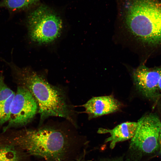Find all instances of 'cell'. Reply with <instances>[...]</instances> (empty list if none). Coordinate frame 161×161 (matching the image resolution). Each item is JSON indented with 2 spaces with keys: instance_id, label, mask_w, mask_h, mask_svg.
Segmentation results:
<instances>
[{
  "instance_id": "obj_1",
  "label": "cell",
  "mask_w": 161,
  "mask_h": 161,
  "mask_svg": "<svg viewBox=\"0 0 161 161\" xmlns=\"http://www.w3.org/2000/svg\"><path fill=\"white\" fill-rule=\"evenodd\" d=\"M6 140L7 144L45 161H69L76 151V137L67 131L52 127L21 130Z\"/></svg>"
},
{
  "instance_id": "obj_2",
  "label": "cell",
  "mask_w": 161,
  "mask_h": 161,
  "mask_svg": "<svg viewBox=\"0 0 161 161\" xmlns=\"http://www.w3.org/2000/svg\"><path fill=\"white\" fill-rule=\"evenodd\" d=\"M1 61L10 67L13 78L18 86L27 89L36 100L40 117V124L50 117H62L75 124L74 111L62 89L50 84L31 68L19 67L12 58L10 62L3 58Z\"/></svg>"
},
{
  "instance_id": "obj_3",
  "label": "cell",
  "mask_w": 161,
  "mask_h": 161,
  "mask_svg": "<svg viewBox=\"0 0 161 161\" xmlns=\"http://www.w3.org/2000/svg\"><path fill=\"white\" fill-rule=\"evenodd\" d=\"M125 23L129 32L141 42L161 44V1L131 0L127 10Z\"/></svg>"
},
{
  "instance_id": "obj_4",
  "label": "cell",
  "mask_w": 161,
  "mask_h": 161,
  "mask_svg": "<svg viewBox=\"0 0 161 161\" xmlns=\"http://www.w3.org/2000/svg\"><path fill=\"white\" fill-rule=\"evenodd\" d=\"M26 24L30 40L40 44L55 41L60 36L63 28L59 16L44 5L38 7L28 14Z\"/></svg>"
},
{
  "instance_id": "obj_5",
  "label": "cell",
  "mask_w": 161,
  "mask_h": 161,
  "mask_svg": "<svg viewBox=\"0 0 161 161\" xmlns=\"http://www.w3.org/2000/svg\"><path fill=\"white\" fill-rule=\"evenodd\" d=\"M137 122L136 132L130 144V151L138 157L159 151L161 123L159 118L155 114H149L143 116Z\"/></svg>"
},
{
  "instance_id": "obj_6",
  "label": "cell",
  "mask_w": 161,
  "mask_h": 161,
  "mask_svg": "<svg viewBox=\"0 0 161 161\" xmlns=\"http://www.w3.org/2000/svg\"><path fill=\"white\" fill-rule=\"evenodd\" d=\"M38 110L37 103L30 92L24 87L18 86L11 104L8 124L4 128L3 132L27 125L32 120Z\"/></svg>"
},
{
  "instance_id": "obj_7",
  "label": "cell",
  "mask_w": 161,
  "mask_h": 161,
  "mask_svg": "<svg viewBox=\"0 0 161 161\" xmlns=\"http://www.w3.org/2000/svg\"><path fill=\"white\" fill-rule=\"evenodd\" d=\"M161 67L149 68L141 65L135 69L132 77L136 88L145 97L154 98L160 95L158 83Z\"/></svg>"
},
{
  "instance_id": "obj_8",
  "label": "cell",
  "mask_w": 161,
  "mask_h": 161,
  "mask_svg": "<svg viewBox=\"0 0 161 161\" xmlns=\"http://www.w3.org/2000/svg\"><path fill=\"white\" fill-rule=\"evenodd\" d=\"M83 106L90 119L115 112L119 110L121 104L113 96L109 95L92 97Z\"/></svg>"
},
{
  "instance_id": "obj_9",
  "label": "cell",
  "mask_w": 161,
  "mask_h": 161,
  "mask_svg": "<svg viewBox=\"0 0 161 161\" xmlns=\"http://www.w3.org/2000/svg\"><path fill=\"white\" fill-rule=\"evenodd\" d=\"M137 125V122H127L121 123L111 129L100 128L97 133L110 134V136L105 140V142H109L110 147L113 149L117 143L131 139L135 134Z\"/></svg>"
},
{
  "instance_id": "obj_10",
  "label": "cell",
  "mask_w": 161,
  "mask_h": 161,
  "mask_svg": "<svg viewBox=\"0 0 161 161\" xmlns=\"http://www.w3.org/2000/svg\"><path fill=\"white\" fill-rule=\"evenodd\" d=\"M39 0H3L0 8L5 7L10 11L17 12L27 9L37 4Z\"/></svg>"
},
{
  "instance_id": "obj_11",
  "label": "cell",
  "mask_w": 161,
  "mask_h": 161,
  "mask_svg": "<svg viewBox=\"0 0 161 161\" xmlns=\"http://www.w3.org/2000/svg\"><path fill=\"white\" fill-rule=\"evenodd\" d=\"M16 148L8 144L0 146V161H19Z\"/></svg>"
},
{
  "instance_id": "obj_12",
  "label": "cell",
  "mask_w": 161,
  "mask_h": 161,
  "mask_svg": "<svg viewBox=\"0 0 161 161\" xmlns=\"http://www.w3.org/2000/svg\"><path fill=\"white\" fill-rule=\"evenodd\" d=\"M15 93L14 92L8 99L0 103V125L8 122L9 120L10 105Z\"/></svg>"
},
{
  "instance_id": "obj_13",
  "label": "cell",
  "mask_w": 161,
  "mask_h": 161,
  "mask_svg": "<svg viewBox=\"0 0 161 161\" xmlns=\"http://www.w3.org/2000/svg\"><path fill=\"white\" fill-rule=\"evenodd\" d=\"M14 92L5 83L2 71L0 73V103L8 99Z\"/></svg>"
},
{
  "instance_id": "obj_14",
  "label": "cell",
  "mask_w": 161,
  "mask_h": 161,
  "mask_svg": "<svg viewBox=\"0 0 161 161\" xmlns=\"http://www.w3.org/2000/svg\"><path fill=\"white\" fill-rule=\"evenodd\" d=\"M159 152L160 154H161V123L160 131V132H159Z\"/></svg>"
},
{
  "instance_id": "obj_15",
  "label": "cell",
  "mask_w": 161,
  "mask_h": 161,
  "mask_svg": "<svg viewBox=\"0 0 161 161\" xmlns=\"http://www.w3.org/2000/svg\"><path fill=\"white\" fill-rule=\"evenodd\" d=\"M100 161H123L121 158L106 159Z\"/></svg>"
},
{
  "instance_id": "obj_16",
  "label": "cell",
  "mask_w": 161,
  "mask_h": 161,
  "mask_svg": "<svg viewBox=\"0 0 161 161\" xmlns=\"http://www.w3.org/2000/svg\"><path fill=\"white\" fill-rule=\"evenodd\" d=\"M158 87L160 95H161V72L158 83Z\"/></svg>"
}]
</instances>
